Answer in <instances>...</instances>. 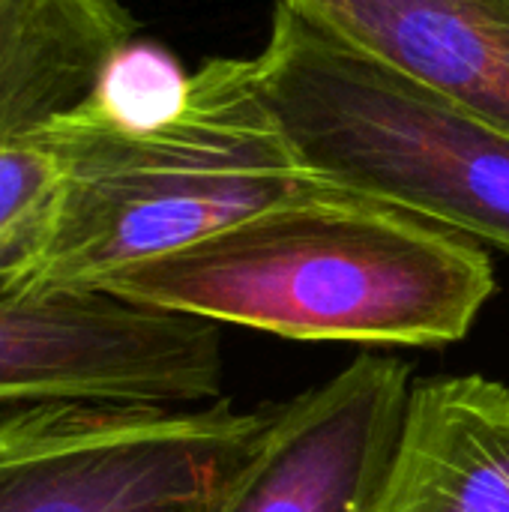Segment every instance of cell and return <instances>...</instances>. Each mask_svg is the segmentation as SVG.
I'll use <instances>...</instances> for the list:
<instances>
[{"instance_id": "cell-7", "label": "cell", "mask_w": 509, "mask_h": 512, "mask_svg": "<svg viewBox=\"0 0 509 512\" xmlns=\"http://www.w3.org/2000/svg\"><path fill=\"white\" fill-rule=\"evenodd\" d=\"M330 33L509 129V0H288Z\"/></svg>"}, {"instance_id": "cell-6", "label": "cell", "mask_w": 509, "mask_h": 512, "mask_svg": "<svg viewBox=\"0 0 509 512\" xmlns=\"http://www.w3.org/2000/svg\"><path fill=\"white\" fill-rule=\"evenodd\" d=\"M411 369L363 354L273 408L216 512H369L399 441Z\"/></svg>"}, {"instance_id": "cell-8", "label": "cell", "mask_w": 509, "mask_h": 512, "mask_svg": "<svg viewBox=\"0 0 509 512\" xmlns=\"http://www.w3.org/2000/svg\"><path fill=\"white\" fill-rule=\"evenodd\" d=\"M369 512H509V387L483 375L411 384Z\"/></svg>"}, {"instance_id": "cell-5", "label": "cell", "mask_w": 509, "mask_h": 512, "mask_svg": "<svg viewBox=\"0 0 509 512\" xmlns=\"http://www.w3.org/2000/svg\"><path fill=\"white\" fill-rule=\"evenodd\" d=\"M219 324L96 288L0 282V414L57 405H189L219 396Z\"/></svg>"}, {"instance_id": "cell-9", "label": "cell", "mask_w": 509, "mask_h": 512, "mask_svg": "<svg viewBox=\"0 0 509 512\" xmlns=\"http://www.w3.org/2000/svg\"><path fill=\"white\" fill-rule=\"evenodd\" d=\"M132 39L135 18L120 0H0V147L81 108Z\"/></svg>"}, {"instance_id": "cell-10", "label": "cell", "mask_w": 509, "mask_h": 512, "mask_svg": "<svg viewBox=\"0 0 509 512\" xmlns=\"http://www.w3.org/2000/svg\"><path fill=\"white\" fill-rule=\"evenodd\" d=\"M66 186L48 138L0 147V282H27L45 258Z\"/></svg>"}, {"instance_id": "cell-11", "label": "cell", "mask_w": 509, "mask_h": 512, "mask_svg": "<svg viewBox=\"0 0 509 512\" xmlns=\"http://www.w3.org/2000/svg\"><path fill=\"white\" fill-rule=\"evenodd\" d=\"M189 78L180 60L156 42H129L105 66L87 108L102 120L147 132L174 120L189 96Z\"/></svg>"}, {"instance_id": "cell-1", "label": "cell", "mask_w": 509, "mask_h": 512, "mask_svg": "<svg viewBox=\"0 0 509 512\" xmlns=\"http://www.w3.org/2000/svg\"><path fill=\"white\" fill-rule=\"evenodd\" d=\"M96 291L297 342L444 348L474 327L495 270L462 234L321 189L120 270Z\"/></svg>"}, {"instance_id": "cell-4", "label": "cell", "mask_w": 509, "mask_h": 512, "mask_svg": "<svg viewBox=\"0 0 509 512\" xmlns=\"http://www.w3.org/2000/svg\"><path fill=\"white\" fill-rule=\"evenodd\" d=\"M267 420L225 402L0 414V512H216Z\"/></svg>"}, {"instance_id": "cell-2", "label": "cell", "mask_w": 509, "mask_h": 512, "mask_svg": "<svg viewBox=\"0 0 509 512\" xmlns=\"http://www.w3.org/2000/svg\"><path fill=\"white\" fill-rule=\"evenodd\" d=\"M39 138L66 165L51 246L24 282L39 291L99 288L252 213L330 189L276 129L255 57L201 63L183 111L156 129H120L84 102Z\"/></svg>"}, {"instance_id": "cell-3", "label": "cell", "mask_w": 509, "mask_h": 512, "mask_svg": "<svg viewBox=\"0 0 509 512\" xmlns=\"http://www.w3.org/2000/svg\"><path fill=\"white\" fill-rule=\"evenodd\" d=\"M261 99L306 174L509 255V129L276 0Z\"/></svg>"}]
</instances>
